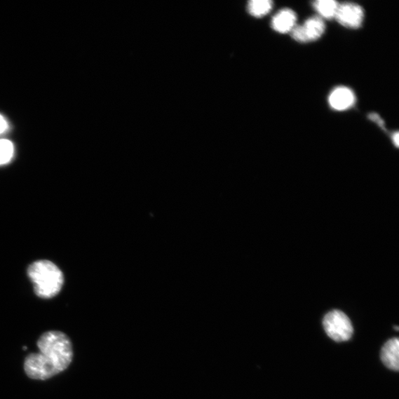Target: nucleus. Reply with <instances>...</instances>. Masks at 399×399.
<instances>
[{"label":"nucleus","mask_w":399,"mask_h":399,"mask_svg":"<svg viewBox=\"0 0 399 399\" xmlns=\"http://www.w3.org/2000/svg\"><path fill=\"white\" fill-rule=\"evenodd\" d=\"M273 8L271 0H252L248 4V11L255 18H263L268 15Z\"/></svg>","instance_id":"obj_10"},{"label":"nucleus","mask_w":399,"mask_h":399,"mask_svg":"<svg viewBox=\"0 0 399 399\" xmlns=\"http://www.w3.org/2000/svg\"><path fill=\"white\" fill-rule=\"evenodd\" d=\"M393 142L396 147H398L399 144V134L398 132H395L393 135Z\"/></svg>","instance_id":"obj_15"},{"label":"nucleus","mask_w":399,"mask_h":399,"mask_svg":"<svg viewBox=\"0 0 399 399\" xmlns=\"http://www.w3.org/2000/svg\"><path fill=\"white\" fill-rule=\"evenodd\" d=\"M313 4L316 11L319 13L320 18L328 20L335 18L339 5L334 0H318Z\"/></svg>","instance_id":"obj_9"},{"label":"nucleus","mask_w":399,"mask_h":399,"mask_svg":"<svg viewBox=\"0 0 399 399\" xmlns=\"http://www.w3.org/2000/svg\"><path fill=\"white\" fill-rule=\"evenodd\" d=\"M296 23V13L292 10L283 9L273 18L271 27L275 32L286 34L292 32Z\"/></svg>","instance_id":"obj_6"},{"label":"nucleus","mask_w":399,"mask_h":399,"mask_svg":"<svg viewBox=\"0 0 399 399\" xmlns=\"http://www.w3.org/2000/svg\"><path fill=\"white\" fill-rule=\"evenodd\" d=\"M38 353L25 358L26 375L35 380H47L62 373L74 359L72 341L65 333L50 331L37 341Z\"/></svg>","instance_id":"obj_1"},{"label":"nucleus","mask_w":399,"mask_h":399,"mask_svg":"<svg viewBox=\"0 0 399 399\" xmlns=\"http://www.w3.org/2000/svg\"><path fill=\"white\" fill-rule=\"evenodd\" d=\"M364 17V10L360 6L345 3L339 5L335 19L348 29H357L363 25Z\"/></svg>","instance_id":"obj_4"},{"label":"nucleus","mask_w":399,"mask_h":399,"mask_svg":"<svg viewBox=\"0 0 399 399\" xmlns=\"http://www.w3.org/2000/svg\"><path fill=\"white\" fill-rule=\"evenodd\" d=\"M8 129V123L6 119L0 114V134H3Z\"/></svg>","instance_id":"obj_14"},{"label":"nucleus","mask_w":399,"mask_h":399,"mask_svg":"<svg viewBox=\"0 0 399 399\" xmlns=\"http://www.w3.org/2000/svg\"><path fill=\"white\" fill-rule=\"evenodd\" d=\"M302 27H304L309 42L319 39L325 31V22L320 17L309 18L302 25Z\"/></svg>","instance_id":"obj_8"},{"label":"nucleus","mask_w":399,"mask_h":399,"mask_svg":"<svg viewBox=\"0 0 399 399\" xmlns=\"http://www.w3.org/2000/svg\"><path fill=\"white\" fill-rule=\"evenodd\" d=\"M15 154V147L7 140H0V166L8 163Z\"/></svg>","instance_id":"obj_11"},{"label":"nucleus","mask_w":399,"mask_h":399,"mask_svg":"<svg viewBox=\"0 0 399 399\" xmlns=\"http://www.w3.org/2000/svg\"><path fill=\"white\" fill-rule=\"evenodd\" d=\"M328 102L337 111H345L353 107L356 96L353 90L346 87L335 88L329 95Z\"/></svg>","instance_id":"obj_5"},{"label":"nucleus","mask_w":399,"mask_h":399,"mask_svg":"<svg viewBox=\"0 0 399 399\" xmlns=\"http://www.w3.org/2000/svg\"><path fill=\"white\" fill-rule=\"evenodd\" d=\"M323 326L327 336L337 341H348L353 333V325L349 316L339 310H334L326 314Z\"/></svg>","instance_id":"obj_3"},{"label":"nucleus","mask_w":399,"mask_h":399,"mask_svg":"<svg viewBox=\"0 0 399 399\" xmlns=\"http://www.w3.org/2000/svg\"><path fill=\"white\" fill-rule=\"evenodd\" d=\"M290 33L292 34V38L297 41V42L301 43H309V40L302 25H296Z\"/></svg>","instance_id":"obj_12"},{"label":"nucleus","mask_w":399,"mask_h":399,"mask_svg":"<svg viewBox=\"0 0 399 399\" xmlns=\"http://www.w3.org/2000/svg\"><path fill=\"white\" fill-rule=\"evenodd\" d=\"M27 274L34 286L37 297L51 299L61 292L64 284L63 273L49 260H39L32 264Z\"/></svg>","instance_id":"obj_2"},{"label":"nucleus","mask_w":399,"mask_h":399,"mask_svg":"<svg viewBox=\"0 0 399 399\" xmlns=\"http://www.w3.org/2000/svg\"><path fill=\"white\" fill-rule=\"evenodd\" d=\"M369 119L371 121H373L374 122L377 123V125L383 130H385L384 128V121L381 119V117L377 114H370L369 115Z\"/></svg>","instance_id":"obj_13"},{"label":"nucleus","mask_w":399,"mask_h":399,"mask_svg":"<svg viewBox=\"0 0 399 399\" xmlns=\"http://www.w3.org/2000/svg\"><path fill=\"white\" fill-rule=\"evenodd\" d=\"M381 359L387 367L398 370L399 368V341L397 338L385 343L381 352Z\"/></svg>","instance_id":"obj_7"}]
</instances>
